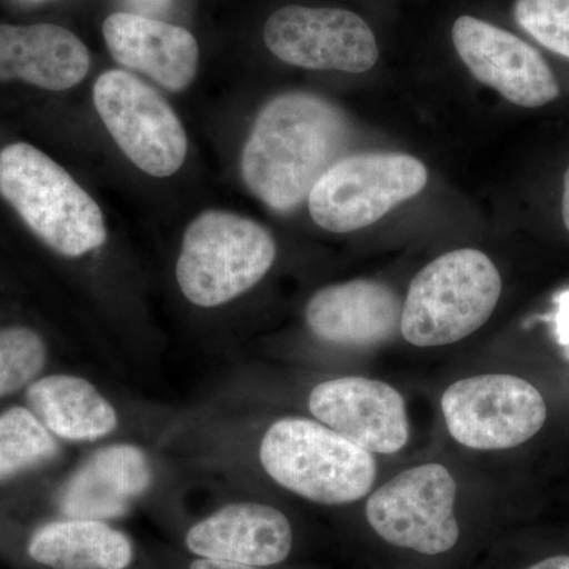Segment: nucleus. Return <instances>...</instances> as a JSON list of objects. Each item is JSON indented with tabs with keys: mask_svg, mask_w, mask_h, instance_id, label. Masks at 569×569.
<instances>
[{
	"mask_svg": "<svg viewBox=\"0 0 569 569\" xmlns=\"http://www.w3.org/2000/svg\"><path fill=\"white\" fill-rule=\"evenodd\" d=\"M350 142L351 123L336 103L310 92L282 93L253 123L242 151V178L272 211H295L346 157Z\"/></svg>",
	"mask_w": 569,
	"mask_h": 569,
	"instance_id": "nucleus-1",
	"label": "nucleus"
},
{
	"mask_svg": "<svg viewBox=\"0 0 569 569\" xmlns=\"http://www.w3.org/2000/svg\"><path fill=\"white\" fill-rule=\"evenodd\" d=\"M0 194L62 257L80 258L107 242L100 206L61 164L28 142L0 151Z\"/></svg>",
	"mask_w": 569,
	"mask_h": 569,
	"instance_id": "nucleus-2",
	"label": "nucleus"
},
{
	"mask_svg": "<svg viewBox=\"0 0 569 569\" xmlns=\"http://www.w3.org/2000/svg\"><path fill=\"white\" fill-rule=\"evenodd\" d=\"M260 460L277 485L328 507L361 500L377 478L372 452L305 418H283L269 427Z\"/></svg>",
	"mask_w": 569,
	"mask_h": 569,
	"instance_id": "nucleus-3",
	"label": "nucleus"
},
{
	"mask_svg": "<svg viewBox=\"0 0 569 569\" xmlns=\"http://www.w3.org/2000/svg\"><path fill=\"white\" fill-rule=\"evenodd\" d=\"M500 295V272L488 254L452 250L411 280L400 332L415 347L460 342L488 323Z\"/></svg>",
	"mask_w": 569,
	"mask_h": 569,
	"instance_id": "nucleus-4",
	"label": "nucleus"
},
{
	"mask_svg": "<svg viewBox=\"0 0 569 569\" xmlns=\"http://www.w3.org/2000/svg\"><path fill=\"white\" fill-rule=\"evenodd\" d=\"M277 246L254 220L209 211L189 224L176 263V279L187 301L204 309L244 295L274 264Z\"/></svg>",
	"mask_w": 569,
	"mask_h": 569,
	"instance_id": "nucleus-5",
	"label": "nucleus"
},
{
	"mask_svg": "<svg viewBox=\"0 0 569 569\" xmlns=\"http://www.w3.org/2000/svg\"><path fill=\"white\" fill-rule=\"evenodd\" d=\"M427 181L426 164L407 153H353L326 171L307 203L318 227L331 233H351L417 197Z\"/></svg>",
	"mask_w": 569,
	"mask_h": 569,
	"instance_id": "nucleus-6",
	"label": "nucleus"
},
{
	"mask_svg": "<svg viewBox=\"0 0 569 569\" xmlns=\"http://www.w3.org/2000/svg\"><path fill=\"white\" fill-rule=\"evenodd\" d=\"M456 497L458 485L447 467L425 463L408 468L370 493L367 523L397 549L443 556L459 545Z\"/></svg>",
	"mask_w": 569,
	"mask_h": 569,
	"instance_id": "nucleus-7",
	"label": "nucleus"
},
{
	"mask_svg": "<svg viewBox=\"0 0 569 569\" xmlns=\"http://www.w3.org/2000/svg\"><path fill=\"white\" fill-rule=\"evenodd\" d=\"M93 103L112 140L144 173L168 178L186 162V130L151 86L127 71H104L93 86Z\"/></svg>",
	"mask_w": 569,
	"mask_h": 569,
	"instance_id": "nucleus-8",
	"label": "nucleus"
},
{
	"mask_svg": "<svg viewBox=\"0 0 569 569\" xmlns=\"http://www.w3.org/2000/svg\"><path fill=\"white\" fill-rule=\"evenodd\" d=\"M441 411L451 437L478 451L519 447L537 436L548 418L533 385L500 373L456 381L441 397Z\"/></svg>",
	"mask_w": 569,
	"mask_h": 569,
	"instance_id": "nucleus-9",
	"label": "nucleus"
},
{
	"mask_svg": "<svg viewBox=\"0 0 569 569\" xmlns=\"http://www.w3.org/2000/svg\"><path fill=\"white\" fill-rule=\"evenodd\" d=\"M264 43L280 61L310 70L365 73L380 54L369 24L342 9L283 7L266 21Z\"/></svg>",
	"mask_w": 569,
	"mask_h": 569,
	"instance_id": "nucleus-10",
	"label": "nucleus"
},
{
	"mask_svg": "<svg viewBox=\"0 0 569 569\" xmlns=\"http://www.w3.org/2000/svg\"><path fill=\"white\" fill-rule=\"evenodd\" d=\"M459 58L482 84L522 108L545 107L560 86L546 59L531 44L478 18L460 17L452 26Z\"/></svg>",
	"mask_w": 569,
	"mask_h": 569,
	"instance_id": "nucleus-11",
	"label": "nucleus"
},
{
	"mask_svg": "<svg viewBox=\"0 0 569 569\" xmlns=\"http://www.w3.org/2000/svg\"><path fill=\"white\" fill-rule=\"evenodd\" d=\"M309 410L321 425L372 455H396L410 437L406 400L385 381L362 377L325 381L310 392Z\"/></svg>",
	"mask_w": 569,
	"mask_h": 569,
	"instance_id": "nucleus-12",
	"label": "nucleus"
},
{
	"mask_svg": "<svg viewBox=\"0 0 569 569\" xmlns=\"http://www.w3.org/2000/svg\"><path fill=\"white\" fill-rule=\"evenodd\" d=\"M187 549L204 559L268 568L283 563L293 549V529L282 511L241 501L217 509L187 531Z\"/></svg>",
	"mask_w": 569,
	"mask_h": 569,
	"instance_id": "nucleus-13",
	"label": "nucleus"
},
{
	"mask_svg": "<svg viewBox=\"0 0 569 569\" xmlns=\"http://www.w3.org/2000/svg\"><path fill=\"white\" fill-rule=\"evenodd\" d=\"M402 312L403 305L391 287L358 279L317 291L307 305L306 321L323 342L367 348L395 339Z\"/></svg>",
	"mask_w": 569,
	"mask_h": 569,
	"instance_id": "nucleus-14",
	"label": "nucleus"
},
{
	"mask_svg": "<svg viewBox=\"0 0 569 569\" xmlns=\"http://www.w3.org/2000/svg\"><path fill=\"white\" fill-rule=\"evenodd\" d=\"M103 37L116 61L148 74L168 91H183L197 74L200 48L179 26L119 11L104 20Z\"/></svg>",
	"mask_w": 569,
	"mask_h": 569,
	"instance_id": "nucleus-15",
	"label": "nucleus"
},
{
	"mask_svg": "<svg viewBox=\"0 0 569 569\" xmlns=\"http://www.w3.org/2000/svg\"><path fill=\"white\" fill-rule=\"evenodd\" d=\"M152 482L148 455L132 443L93 452L63 486L59 507L69 519L122 518Z\"/></svg>",
	"mask_w": 569,
	"mask_h": 569,
	"instance_id": "nucleus-16",
	"label": "nucleus"
},
{
	"mask_svg": "<svg viewBox=\"0 0 569 569\" xmlns=\"http://www.w3.org/2000/svg\"><path fill=\"white\" fill-rule=\"evenodd\" d=\"M91 67L88 48L56 24H0V82L20 80L47 91H67Z\"/></svg>",
	"mask_w": 569,
	"mask_h": 569,
	"instance_id": "nucleus-17",
	"label": "nucleus"
},
{
	"mask_svg": "<svg viewBox=\"0 0 569 569\" xmlns=\"http://www.w3.org/2000/svg\"><path fill=\"white\" fill-rule=\"evenodd\" d=\"M26 399L52 436L62 440H102L119 425L110 400L82 377L58 373L40 378L29 385Z\"/></svg>",
	"mask_w": 569,
	"mask_h": 569,
	"instance_id": "nucleus-18",
	"label": "nucleus"
},
{
	"mask_svg": "<svg viewBox=\"0 0 569 569\" xmlns=\"http://www.w3.org/2000/svg\"><path fill=\"white\" fill-rule=\"evenodd\" d=\"M29 556L51 569H127L133 546L122 531L103 520H56L40 527L29 541Z\"/></svg>",
	"mask_w": 569,
	"mask_h": 569,
	"instance_id": "nucleus-19",
	"label": "nucleus"
},
{
	"mask_svg": "<svg viewBox=\"0 0 569 569\" xmlns=\"http://www.w3.org/2000/svg\"><path fill=\"white\" fill-rule=\"evenodd\" d=\"M59 445L31 408L0 413V482L58 458Z\"/></svg>",
	"mask_w": 569,
	"mask_h": 569,
	"instance_id": "nucleus-20",
	"label": "nucleus"
},
{
	"mask_svg": "<svg viewBox=\"0 0 569 569\" xmlns=\"http://www.w3.org/2000/svg\"><path fill=\"white\" fill-rule=\"evenodd\" d=\"M48 361L44 340L29 328L0 329V399L33 383Z\"/></svg>",
	"mask_w": 569,
	"mask_h": 569,
	"instance_id": "nucleus-21",
	"label": "nucleus"
},
{
	"mask_svg": "<svg viewBox=\"0 0 569 569\" xmlns=\"http://www.w3.org/2000/svg\"><path fill=\"white\" fill-rule=\"evenodd\" d=\"M515 18L541 47L569 61V0H516Z\"/></svg>",
	"mask_w": 569,
	"mask_h": 569,
	"instance_id": "nucleus-22",
	"label": "nucleus"
},
{
	"mask_svg": "<svg viewBox=\"0 0 569 569\" xmlns=\"http://www.w3.org/2000/svg\"><path fill=\"white\" fill-rule=\"evenodd\" d=\"M189 569H260V568L246 567V565L231 563V561L204 559V557H200V559L194 560L193 563L190 565Z\"/></svg>",
	"mask_w": 569,
	"mask_h": 569,
	"instance_id": "nucleus-23",
	"label": "nucleus"
},
{
	"mask_svg": "<svg viewBox=\"0 0 569 569\" xmlns=\"http://www.w3.org/2000/svg\"><path fill=\"white\" fill-rule=\"evenodd\" d=\"M559 331L561 343L569 346V291L560 298Z\"/></svg>",
	"mask_w": 569,
	"mask_h": 569,
	"instance_id": "nucleus-24",
	"label": "nucleus"
},
{
	"mask_svg": "<svg viewBox=\"0 0 569 569\" xmlns=\"http://www.w3.org/2000/svg\"><path fill=\"white\" fill-rule=\"evenodd\" d=\"M138 9L144 11H160L170 6V0H132Z\"/></svg>",
	"mask_w": 569,
	"mask_h": 569,
	"instance_id": "nucleus-25",
	"label": "nucleus"
},
{
	"mask_svg": "<svg viewBox=\"0 0 569 569\" xmlns=\"http://www.w3.org/2000/svg\"><path fill=\"white\" fill-rule=\"evenodd\" d=\"M561 216H563V223L569 231V167L565 173L563 181V201H561Z\"/></svg>",
	"mask_w": 569,
	"mask_h": 569,
	"instance_id": "nucleus-26",
	"label": "nucleus"
}]
</instances>
